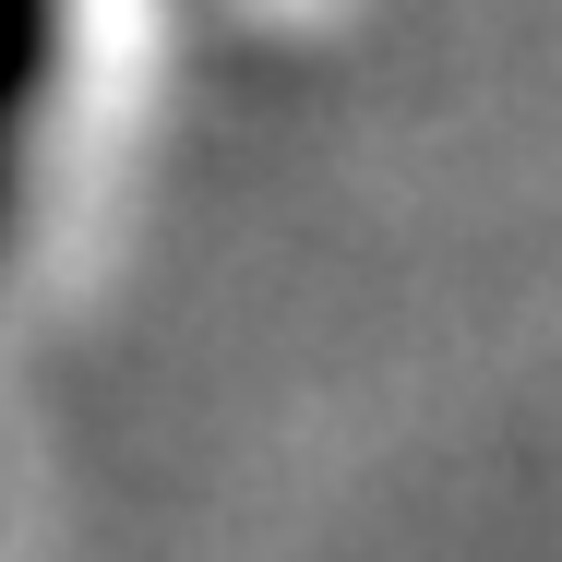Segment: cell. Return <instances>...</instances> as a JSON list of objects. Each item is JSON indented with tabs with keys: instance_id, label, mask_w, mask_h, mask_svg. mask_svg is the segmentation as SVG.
Wrapping results in <instances>:
<instances>
[{
	"instance_id": "cell-1",
	"label": "cell",
	"mask_w": 562,
	"mask_h": 562,
	"mask_svg": "<svg viewBox=\"0 0 562 562\" xmlns=\"http://www.w3.org/2000/svg\"><path fill=\"white\" fill-rule=\"evenodd\" d=\"M60 36L72 0H0V251L36 192V144H48V97H60Z\"/></svg>"
}]
</instances>
